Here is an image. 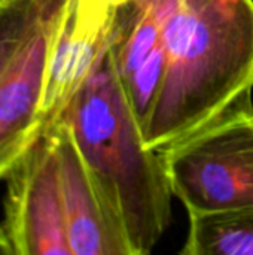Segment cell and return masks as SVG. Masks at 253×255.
Masks as SVG:
<instances>
[{
  "label": "cell",
  "instance_id": "ba28073f",
  "mask_svg": "<svg viewBox=\"0 0 253 255\" xmlns=\"http://www.w3.org/2000/svg\"><path fill=\"white\" fill-rule=\"evenodd\" d=\"M113 18V16H112ZM112 22V21H110ZM109 28L94 30L78 21V0H67L57 22L40 102L43 134L64 118L109 42Z\"/></svg>",
  "mask_w": 253,
  "mask_h": 255
},
{
  "label": "cell",
  "instance_id": "8992f818",
  "mask_svg": "<svg viewBox=\"0 0 253 255\" xmlns=\"http://www.w3.org/2000/svg\"><path fill=\"white\" fill-rule=\"evenodd\" d=\"M109 52L142 134L148 127L166 69L161 0H127L113 13Z\"/></svg>",
  "mask_w": 253,
  "mask_h": 255
},
{
  "label": "cell",
  "instance_id": "4fadbf2b",
  "mask_svg": "<svg viewBox=\"0 0 253 255\" xmlns=\"http://www.w3.org/2000/svg\"><path fill=\"white\" fill-rule=\"evenodd\" d=\"M13 1H16V0H0V6H1V7H6V6H9V4L13 3Z\"/></svg>",
  "mask_w": 253,
  "mask_h": 255
},
{
  "label": "cell",
  "instance_id": "7a4b0ae2",
  "mask_svg": "<svg viewBox=\"0 0 253 255\" xmlns=\"http://www.w3.org/2000/svg\"><path fill=\"white\" fill-rule=\"evenodd\" d=\"M61 121L134 255L149 254L170 223L173 193L161 154L145 143L127 102L109 42Z\"/></svg>",
  "mask_w": 253,
  "mask_h": 255
},
{
  "label": "cell",
  "instance_id": "52a82bcc",
  "mask_svg": "<svg viewBox=\"0 0 253 255\" xmlns=\"http://www.w3.org/2000/svg\"><path fill=\"white\" fill-rule=\"evenodd\" d=\"M51 133L72 255H134L124 227L100 194L67 124L61 121Z\"/></svg>",
  "mask_w": 253,
  "mask_h": 255
},
{
  "label": "cell",
  "instance_id": "5b68a950",
  "mask_svg": "<svg viewBox=\"0 0 253 255\" xmlns=\"http://www.w3.org/2000/svg\"><path fill=\"white\" fill-rule=\"evenodd\" d=\"M67 0H51L0 75V179L43 136L40 102L49 49Z\"/></svg>",
  "mask_w": 253,
  "mask_h": 255
},
{
  "label": "cell",
  "instance_id": "7c38bea8",
  "mask_svg": "<svg viewBox=\"0 0 253 255\" xmlns=\"http://www.w3.org/2000/svg\"><path fill=\"white\" fill-rule=\"evenodd\" d=\"M0 255H13L3 224H0Z\"/></svg>",
  "mask_w": 253,
  "mask_h": 255
},
{
  "label": "cell",
  "instance_id": "9c48e42d",
  "mask_svg": "<svg viewBox=\"0 0 253 255\" xmlns=\"http://www.w3.org/2000/svg\"><path fill=\"white\" fill-rule=\"evenodd\" d=\"M183 255H253V206L188 212Z\"/></svg>",
  "mask_w": 253,
  "mask_h": 255
},
{
  "label": "cell",
  "instance_id": "277c9868",
  "mask_svg": "<svg viewBox=\"0 0 253 255\" xmlns=\"http://www.w3.org/2000/svg\"><path fill=\"white\" fill-rule=\"evenodd\" d=\"M4 179L3 227L13 255H72L52 133H45Z\"/></svg>",
  "mask_w": 253,
  "mask_h": 255
},
{
  "label": "cell",
  "instance_id": "8fae6325",
  "mask_svg": "<svg viewBox=\"0 0 253 255\" xmlns=\"http://www.w3.org/2000/svg\"><path fill=\"white\" fill-rule=\"evenodd\" d=\"M127 0H78V21L94 30H106L115 10Z\"/></svg>",
  "mask_w": 253,
  "mask_h": 255
},
{
  "label": "cell",
  "instance_id": "30bf717a",
  "mask_svg": "<svg viewBox=\"0 0 253 255\" xmlns=\"http://www.w3.org/2000/svg\"><path fill=\"white\" fill-rule=\"evenodd\" d=\"M51 0H16L0 10V75Z\"/></svg>",
  "mask_w": 253,
  "mask_h": 255
},
{
  "label": "cell",
  "instance_id": "6da1fadb",
  "mask_svg": "<svg viewBox=\"0 0 253 255\" xmlns=\"http://www.w3.org/2000/svg\"><path fill=\"white\" fill-rule=\"evenodd\" d=\"M166 69L145 143L164 152L253 109V0H161Z\"/></svg>",
  "mask_w": 253,
  "mask_h": 255
},
{
  "label": "cell",
  "instance_id": "3957f363",
  "mask_svg": "<svg viewBox=\"0 0 253 255\" xmlns=\"http://www.w3.org/2000/svg\"><path fill=\"white\" fill-rule=\"evenodd\" d=\"M173 196L188 212L253 206V109L161 152Z\"/></svg>",
  "mask_w": 253,
  "mask_h": 255
}]
</instances>
